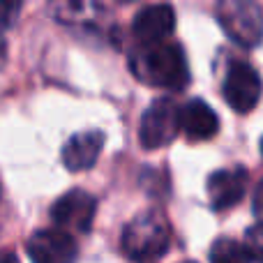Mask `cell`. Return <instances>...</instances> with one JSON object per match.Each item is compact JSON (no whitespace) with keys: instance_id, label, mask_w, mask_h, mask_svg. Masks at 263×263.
<instances>
[{"instance_id":"obj_14","label":"cell","mask_w":263,"mask_h":263,"mask_svg":"<svg viewBox=\"0 0 263 263\" xmlns=\"http://www.w3.org/2000/svg\"><path fill=\"white\" fill-rule=\"evenodd\" d=\"M242 250L250 256V261L263 263V222L254 224L245 231V242H242Z\"/></svg>"},{"instance_id":"obj_12","label":"cell","mask_w":263,"mask_h":263,"mask_svg":"<svg viewBox=\"0 0 263 263\" xmlns=\"http://www.w3.org/2000/svg\"><path fill=\"white\" fill-rule=\"evenodd\" d=\"M51 12L60 23L88 26L104 12V7H100L97 0H51Z\"/></svg>"},{"instance_id":"obj_15","label":"cell","mask_w":263,"mask_h":263,"mask_svg":"<svg viewBox=\"0 0 263 263\" xmlns=\"http://www.w3.org/2000/svg\"><path fill=\"white\" fill-rule=\"evenodd\" d=\"M21 0H0V30L9 28L18 18Z\"/></svg>"},{"instance_id":"obj_4","label":"cell","mask_w":263,"mask_h":263,"mask_svg":"<svg viewBox=\"0 0 263 263\" xmlns=\"http://www.w3.org/2000/svg\"><path fill=\"white\" fill-rule=\"evenodd\" d=\"M178 106L173 100L162 97L155 100L141 116L139 125V141L145 150H157L168 145L180 132V123H178Z\"/></svg>"},{"instance_id":"obj_18","label":"cell","mask_w":263,"mask_h":263,"mask_svg":"<svg viewBox=\"0 0 263 263\" xmlns=\"http://www.w3.org/2000/svg\"><path fill=\"white\" fill-rule=\"evenodd\" d=\"M261 155H263V139H261Z\"/></svg>"},{"instance_id":"obj_10","label":"cell","mask_w":263,"mask_h":263,"mask_svg":"<svg viewBox=\"0 0 263 263\" xmlns=\"http://www.w3.org/2000/svg\"><path fill=\"white\" fill-rule=\"evenodd\" d=\"M104 148V132L100 129H86L74 134L67 143L63 145V164L69 171H86L92 168Z\"/></svg>"},{"instance_id":"obj_19","label":"cell","mask_w":263,"mask_h":263,"mask_svg":"<svg viewBox=\"0 0 263 263\" xmlns=\"http://www.w3.org/2000/svg\"><path fill=\"white\" fill-rule=\"evenodd\" d=\"M120 3H132V0H120Z\"/></svg>"},{"instance_id":"obj_9","label":"cell","mask_w":263,"mask_h":263,"mask_svg":"<svg viewBox=\"0 0 263 263\" xmlns=\"http://www.w3.org/2000/svg\"><path fill=\"white\" fill-rule=\"evenodd\" d=\"M247 192V171L242 166L219 168L208 178V199L215 210H229L242 201Z\"/></svg>"},{"instance_id":"obj_16","label":"cell","mask_w":263,"mask_h":263,"mask_svg":"<svg viewBox=\"0 0 263 263\" xmlns=\"http://www.w3.org/2000/svg\"><path fill=\"white\" fill-rule=\"evenodd\" d=\"M254 215L263 222V180L256 185V190H254Z\"/></svg>"},{"instance_id":"obj_6","label":"cell","mask_w":263,"mask_h":263,"mask_svg":"<svg viewBox=\"0 0 263 263\" xmlns=\"http://www.w3.org/2000/svg\"><path fill=\"white\" fill-rule=\"evenodd\" d=\"M97 199L83 190H72L63 194L53 205H51V219L55 229L69 233H88L95 219Z\"/></svg>"},{"instance_id":"obj_8","label":"cell","mask_w":263,"mask_h":263,"mask_svg":"<svg viewBox=\"0 0 263 263\" xmlns=\"http://www.w3.org/2000/svg\"><path fill=\"white\" fill-rule=\"evenodd\" d=\"M176 28V12L168 3H155L143 7L132 21V35L139 44H159Z\"/></svg>"},{"instance_id":"obj_20","label":"cell","mask_w":263,"mask_h":263,"mask_svg":"<svg viewBox=\"0 0 263 263\" xmlns=\"http://www.w3.org/2000/svg\"><path fill=\"white\" fill-rule=\"evenodd\" d=\"M182 263H194V261H182Z\"/></svg>"},{"instance_id":"obj_13","label":"cell","mask_w":263,"mask_h":263,"mask_svg":"<svg viewBox=\"0 0 263 263\" xmlns=\"http://www.w3.org/2000/svg\"><path fill=\"white\" fill-rule=\"evenodd\" d=\"M210 263H252L240 242L231 238H219L210 247Z\"/></svg>"},{"instance_id":"obj_11","label":"cell","mask_w":263,"mask_h":263,"mask_svg":"<svg viewBox=\"0 0 263 263\" xmlns=\"http://www.w3.org/2000/svg\"><path fill=\"white\" fill-rule=\"evenodd\" d=\"M180 132L190 141H208L217 134L219 118L203 100H192L178 111Z\"/></svg>"},{"instance_id":"obj_7","label":"cell","mask_w":263,"mask_h":263,"mask_svg":"<svg viewBox=\"0 0 263 263\" xmlns=\"http://www.w3.org/2000/svg\"><path fill=\"white\" fill-rule=\"evenodd\" d=\"M26 247L32 263H74L79 256L74 236L60 231V229L35 231Z\"/></svg>"},{"instance_id":"obj_2","label":"cell","mask_w":263,"mask_h":263,"mask_svg":"<svg viewBox=\"0 0 263 263\" xmlns=\"http://www.w3.org/2000/svg\"><path fill=\"white\" fill-rule=\"evenodd\" d=\"M171 242V233H168V224L155 210L136 215L127 227L123 229L120 236V247H123L125 256L136 263H148L155 261L168 250Z\"/></svg>"},{"instance_id":"obj_5","label":"cell","mask_w":263,"mask_h":263,"mask_svg":"<svg viewBox=\"0 0 263 263\" xmlns=\"http://www.w3.org/2000/svg\"><path fill=\"white\" fill-rule=\"evenodd\" d=\"M261 77L250 63H236L229 65L227 77H224V86H222V95L227 100V104L231 106L238 114H250L261 100Z\"/></svg>"},{"instance_id":"obj_17","label":"cell","mask_w":263,"mask_h":263,"mask_svg":"<svg viewBox=\"0 0 263 263\" xmlns=\"http://www.w3.org/2000/svg\"><path fill=\"white\" fill-rule=\"evenodd\" d=\"M0 263H18V259L12 252H0Z\"/></svg>"},{"instance_id":"obj_3","label":"cell","mask_w":263,"mask_h":263,"mask_svg":"<svg viewBox=\"0 0 263 263\" xmlns=\"http://www.w3.org/2000/svg\"><path fill=\"white\" fill-rule=\"evenodd\" d=\"M217 21L229 40L252 49L263 40V9L256 0H219Z\"/></svg>"},{"instance_id":"obj_1","label":"cell","mask_w":263,"mask_h":263,"mask_svg":"<svg viewBox=\"0 0 263 263\" xmlns=\"http://www.w3.org/2000/svg\"><path fill=\"white\" fill-rule=\"evenodd\" d=\"M129 65L134 77L150 86L182 90L190 83V65L180 44H171V42L141 44L132 53Z\"/></svg>"}]
</instances>
